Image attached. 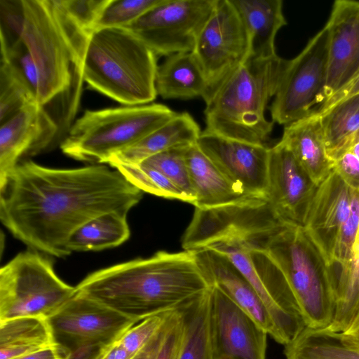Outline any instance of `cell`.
Listing matches in <instances>:
<instances>
[{
    "label": "cell",
    "mask_w": 359,
    "mask_h": 359,
    "mask_svg": "<svg viewBox=\"0 0 359 359\" xmlns=\"http://www.w3.org/2000/svg\"><path fill=\"white\" fill-rule=\"evenodd\" d=\"M112 344L90 343L69 350L59 348L64 355V359H101Z\"/></svg>",
    "instance_id": "40"
},
{
    "label": "cell",
    "mask_w": 359,
    "mask_h": 359,
    "mask_svg": "<svg viewBox=\"0 0 359 359\" xmlns=\"http://www.w3.org/2000/svg\"><path fill=\"white\" fill-rule=\"evenodd\" d=\"M157 67L156 55L130 29L101 28L89 38L83 79L125 106L148 104L157 95Z\"/></svg>",
    "instance_id": "6"
},
{
    "label": "cell",
    "mask_w": 359,
    "mask_h": 359,
    "mask_svg": "<svg viewBox=\"0 0 359 359\" xmlns=\"http://www.w3.org/2000/svg\"><path fill=\"white\" fill-rule=\"evenodd\" d=\"M201 133L198 125L189 114H177L133 146L113 156L107 163L111 167L139 164L168 149L195 144Z\"/></svg>",
    "instance_id": "23"
},
{
    "label": "cell",
    "mask_w": 359,
    "mask_h": 359,
    "mask_svg": "<svg viewBox=\"0 0 359 359\" xmlns=\"http://www.w3.org/2000/svg\"><path fill=\"white\" fill-rule=\"evenodd\" d=\"M194 252L202 273L210 285L218 287L269 335L280 344V334L263 301L231 262L222 255L208 248Z\"/></svg>",
    "instance_id": "19"
},
{
    "label": "cell",
    "mask_w": 359,
    "mask_h": 359,
    "mask_svg": "<svg viewBox=\"0 0 359 359\" xmlns=\"http://www.w3.org/2000/svg\"><path fill=\"white\" fill-rule=\"evenodd\" d=\"M329 34L325 26L294 58L287 60L273 97V122L288 125L324 101L328 66Z\"/></svg>",
    "instance_id": "9"
},
{
    "label": "cell",
    "mask_w": 359,
    "mask_h": 359,
    "mask_svg": "<svg viewBox=\"0 0 359 359\" xmlns=\"http://www.w3.org/2000/svg\"><path fill=\"white\" fill-rule=\"evenodd\" d=\"M177 113L162 104L86 110L60 144L62 151L78 161L107 163Z\"/></svg>",
    "instance_id": "7"
},
{
    "label": "cell",
    "mask_w": 359,
    "mask_h": 359,
    "mask_svg": "<svg viewBox=\"0 0 359 359\" xmlns=\"http://www.w3.org/2000/svg\"><path fill=\"white\" fill-rule=\"evenodd\" d=\"M161 0H110L103 11L96 29L126 27Z\"/></svg>",
    "instance_id": "35"
},
{
    "label": "cell",
    "mask_w": 359,
    "mask_h": 359,
    "mask_svg": "<svg viewBox=\"0 0 359 359\" xmlns=\"http://www.w3.org/2000/svg\"><path fill=\"white\" fill-rule=\"evenodd\" d=\"M111 168L118 170L130 184L142 191L189 202L179 188L160 171L151 166L143 163L118 164Z\"/></svg>",
    "instance_id": "31"
},
{
    "label": "cell",
    "mask_w": 359,
    "mask_h": 359,
    "mask_svg": "<svg viewBox=\"0 0 359 359\" xmlns=\"http://www.w3.org/2000/svg\"><path fill=\"white\" fill-rule=\"evenodd\" d=\"M336 296L335 312L326 328L332 332L346 331L359 311V237L351 262L333 275Z\"/></svg>",
    "instance_id": "30"
},
{
    "label": "cell",
    "mask_w": 359,
    "mask_h": 359,
    "mask_svg": "<svg viewBox=\"0 0 359 359\" xmlns=\"http://www.w3.org/2000/svg\"><path fill=\"white\" fill-rule=\"evenodd\" d=\"M134 357L114 342L101 359H133Z\"/></svg>",
    "instance_id": "45"
},
{
    "label": "cell",
    "mask_w": 359,
    "mask_h": 359,
    "mask_svg": "<svg viewBox=\"0 0 359 359\" xmlns=\"http://www.w3.org/2000/svg\"><path fill=\"white\" fill-rule=\"evenodd\" d=\"M196 144L216 167L248 195L266 198L269 148L226 138L207 130Z\"/></svg>",
    "instance_id": "14"
},
{
    "label": "cell",
    "mask_w": 359,
    "mask_h": 359,
    "mask_svg": "<svg viewBox=\"0 0 359 359\" xmlns=\"http://www.w3.org/2000/svg\"><path fill=\"white\" fill-rule=\"evenodd\" d=\"M352 191L332 170L318 186L303 225L329 264L338 235L350 212Z\"/></svg>",
    "instance_id": "18"
},
{
    "label": "cell",
    "mask_w": 359,
    "mask_h": 359,
    "mask_svg": "<svg viewBox=\"0 0 359 359\" xmlns=\"http://www.w3.org/2000/svg\"><path fill=\"white\" fill-rule=\"evenodd\" d=\"M0 34L19 37L36 64L38 104L63 140L79 108L84 57L91 34L81 29L61 0H0Z\"/></svg>",
    "instance_id": "3"
},
{
    "label": "cell",
    "mask_w": 359,
    "mask_h": 359,
    "mask_svg": "<svg viewBox=\"0 0 359 359\" xmlns=\"http://www.w3.org/2000/svg\"><path fill=\"white\" fill-rule=\"evenodd\" d=\"M286 359H359V351L346 344L341 332L306 327L284 345Z\"/></svg>",
    "instance_id": "29"
},
{
    "label": "cell",
    "mask_w": 359,
    "mask_h": 359,
    "mask_svg": "<svg viewBox=\"0 0 359 359\" xmlns=\"http://www.w3.org/2000/svg\"><path fill=\"white\" fill-rule=\"evenodd\" d=\"M194 251H158L96 271L76 292L137 323L179 309L210 288Z\"/></svg>",
    "instance_id": "4"
},
{
    "label": "cell",
    "mask_w": 359,
    "mask_h": 359,
    "mask_svg": "<svg viewBox=\"0 0 359 359\" xmlns=\"http://www.w3.org/2000/svg\"><path fill=\"white\" fill-rule=\"evenodd\" d=\"M127 215L111 212L86 222L70 237L67 243L69 251H98L121 245L130 236Z\"/></svg>",
    "instance_id": "27"
},
{
    "label": "cell",
    "mask_w": 359,
    "mask_h": 359,
    "mask_svg": "<svg viewBox=\"0 0 359 359\" xmlns=\"http://www.w3.org/2000/svg\"><path fill=\"white\" fill-rule=\"evenodd\" d=\"M325 27L329 46L323 102L359 74V1L336 0Z\"/></svg>",
    "instance_id": "17"
},
{
    "label": "cell",
    "mask_w": 359,
    "mask_h": 359,
    "mask_svg": "<svg viewBox=\"0 0 359 359\" xmlns=\"http://www.w3.org/2000/svg\"><path fill=\"white\" fill-rule=\"evenodd\" d=\"M319 115L327 154L334 161L359 141V94Z\"/></svg>",
    "instance_id": "26"
},
{
    "label": "cell",
    "mask_w": 359,
    "mask_h": 359,
    "mask_svg": "<svg viewBox=\"0 0 359 359\" xmlns=\"http://www.w3.org/2000/svg\"><path fill=\"white\" fill-rule=\"evenodd\" d=\"M359 94V74L346 87L320 104L316 111L321 114L343 100Z\"/></svg>",
    "instance_id": "42"
},
{
    "label": "cell",
    "mask_w": 359,
    "mask_h": 359,
    "mask_svg": "<svg viewBox=\"0 0 359 359\" xmlns=\"http://www.w3.org/2000/svg\"><path fill=\"white\" fill-rule=\"evenodd\" d=\"M287 60L277 54L249 57L205 101V130L255 144L266 145L273 121L265 110L274 97Z\"/></svg>",
    "instance_id": "5"
},
{
    "label": "cell",
    "mask_w": 359,
    "mask_h": 359,
    "mask_svg": "<svg viewBox=\"0 0 359 359\" xmlns=\"http://www.w3.org/2000/svg\"><path fill=\"white\" fill-rule=\"evenodd\" d=\"M170 311L146 318L128 330L116 342L135 357L160 331Z\"/></svg>",
    "instance_id": "36"
},
{
    "label": "cell",
    "mask_w": 359,
    "mask_h": 359,
    "mask_svg": "<svg viewBox=\"0 0 359 359\" xmlns=\"http://www.w3.org/2000/svg\"><path fill=\"white\" fill-rule=\"evenodd\" d=\"M183 323L180 309L176 310L172 323L156 359H177L183 339Z\"/></svg>",
    "instance_id": "38"
},
{
    "label": "cell",
    "mask_w": 359,
    "mask_h": 359,
    "mask_svg": "<svg viewBox=\"0 0 359 359\" xmlns=\"http://www.w3.org/2000/svg\"><path fill=\"white\" fill-rule=\"evenodd\" d=\"M333 170L352 189H359V160L350 151L333 161Z\"/></svg>",
    "instance_id": "39"
},
{
    "label": "cell",
    "mask_w": 359,
    "mask_h": 359,
    "mask_svg": "<svg viewBox=\"0 0 359 359\" xmlns=\"http://www.w3.org/2000/svg\"><path fill=\"white\" fill-rule=\"evenodd\" d=\"M223 236L248 248L271 309L294 299L306 327L331 324L336 296L330 266L303 226L280 219L264 202L234 213Z\"/></svg>",
    "instance_id": "2"
},
{
    "label": "cell",
    "mask_w": 359,
    "mask_h": 359,
    "mask_svg": "<svg viewBox=\"0 0 359 359\" xmlns=\"http://www.w3.org/2000/svg\"><path fill=\"white\" fill-rule=\"evenodd\" d=\"M142 191L102 165L48 168L20 163L0 190V219L17 239L43 254L65 257L72 235L104 213L128 214Z\"/></svg>",
    "instance_id": "1"
},
{
    "label": "cell",
    "mask_w": 359,
    "mask_h": 359,
    "mask_svg": "<svg viewBox=\"0 0 359 359\" xmlns=\"http://www.w3.org/2000/svg\"><path fill=\"white\" fill-rule=\"evenodd\" d=\"M318 186L333 170L324 141L320 116L314 110L286 125L280 140Z\"/></svg>",
    "instance_id": "21"
},
{
    "label": "cell",
    "mask_w": 359,
    "mask_h": 359,
    "mask_svg": "<svg viewBox=\"0 0 359 359\" xmlns=\"http://www.w3.org/2000/svg\"><path fill=\"white\" fill-rule=\"evenodd\" d=\"M317 187L283 142L269 148L266 198L278 217L303 226Z\"/></svg>",
    "instance_id": "15"
},
{
    "label": "cell",
    "mask_w": 359,
    "mask_h": 359,
    "mask_svg": "<svg viewBox=\"0 0 359 359\" xmlns=\"http://www.w3.org/2000/svg\"><path fill=\"white\" fill-rule=\"evenodd\" d=\"M245 27L252 57L276 55L275 39L287 25L281 0H231Z\"/></svg>",
    "instance_id": "22"
},
{
    "label": "cell",
    "mask_w": 359,
    "mask_h": 359,
    "mask_svg": "<svg viewBox=\"0 0 359 359\" xmlns=\"http://www.w3.org/2000/svg\"><path fill=\"white\" fill-rule=\"evenodd\" d=\"M217 0H161L130 29L157 55L192 52Z\"/></svg>",
    "instance_id": "10"
},
{
    "label": "cell",
    "mask_w": 359,
    "mask_h": 359,
    "mask_svg": "<svg viewBox=\"0 0 359 359\" xmlns=\"http://www.w3.org/2000/svg\"><path fill=\"white\" fill-rule=\"evenodd\" d=\"M14 359H64V355L59 346L55 344L43 351Z\"/></svg>",
    "instance_id": "44"
},
{
    "label": "cell",
    "mask_w": 359,
    "mask_h": 359,
    "mask_svg": "<svg viewBox=\"0 0 359 359\" xmlns=\"http://www.w3.org/2000/svg\"><path fill=\"white\" fill-rule=\"evenodd\" d=\"M349 151L359 160V141L356 142Z\"/></svg>",
    "instance_id": "46"
},
{
    "label": "cell",
    "mask_w": 359,
    "mask_h": 359,
    "mask_svg": "<svg viewBox=\"0 0 359 359\" xmlns=\"http://www.w3.org/2000/svg\"><path fill=\"white\" fill-rule=\"evenodd\" d=\"M359 237V189H353L348 217L342 226L334 248L330 266L332 272L349 264Z\"/></svg>",
    "instance_id": "34"
},
{
    "label": "cell",
    "mask_w": 359,
    "mask_h": 359,
    "mask_svg": "<svg viewBox=\"0 0 359 359\" xmlns=\"http://www.w3.org/2000/svg\"><path fill=\"white\" fill-rule=\"evenodd\" d=\"M208 85L205 102L250 55L248 34L231 0H217L192 51Z\"/></svg>",
    "instance_id": "11"
},
{
    "label": "cell",
    "mask_w": 359,
    "mask_h": 359,
    "mask_svg": "<svg viewBox=\"0 0 359 359\" xmlns=\"http://www.w3.org/2000/svg\"><path fill=\"white\" fill-rule=\"evenodd\" d=\"M186 161L198 208H212L239 203L254 197L231 182L199 149L187 147Z\"/></svg>",
    "instance_id": "20"
},
{
    "label": "cell",
    "mask_w": 359,
    "mask_h": 359,
    "mask_svg": "<svg viewBox=\"0 0 359 359\" xmlns=\"http://www.w3.org/2000/svg\"><path fill=\"white\" fill-rule=\"evenodd\" d=\"M48 321L55 343L65 350L90 343L112 344L137 323L76 292Z\"/></svg>",
    "instance_id": "12"
},
{
    "label": "cell",
    "mask_w": 359,
    "mask_h": 359,
    "mask_svg": "<svg viewBox=\"0 0 359 359\" xmlns=\"http://www.w3.org/2000/svg\"><path fill=\"white\" fill-rule=\"evenodd\" d=\"M76 294L36 250L18 253L0 269V321L20 317L49 318Z\"/></svg>",
    "instance_id": "8"
},
{
    "label": "cell",
    "mask_w": 359,
    "mask_h": 359,
    "mask_svg": "<svg viewBox=\"0 0 359 359\" xmlns=\"http://www.w3.org/2000/svg\"><path fill=\"white\" fill-rule=\"evenodd\" d=\"M209 305L210 290L179 308L184 333L177 359H214Z\"/></svg>",
    "instance_id": "28"
},
{
    "label": "cell",
    "mask_w": 359,
    "mask_h": 359,
    "mask_svg": "<svg viewBox=\"0 0 359 359\" xmlns=\"http://www.w3.org/2000/svg\"><path fill=\"white\" fill-rule=\"evenodd\" d=\"M55 345L48 318L20 317L0 321V359H14Z\"/></svg>",
    "instance_id": "25"
},
{
    "label": "cell",
    "mask_w": 359,
    "mask_h": 359,
    "mask_svg": "<svg viewBox=\"0 0 359 359\" xmlns=\"http://www.w3.org/2000/svg\"><path fill=\"white\" fill-rule=\"evenodd\" d=\"M175 312L176 310L170 311L160 331L133 359H156L172 323Z\"/></svg>",
    "instance_id": "41"
},
{
    "label": "cell",
    "mask_w": 359,
    "mask_h": 359,
    "mask_svg": "<svg viewBox=\"0 0 359 359\" xmlns=\"http://www.w3.org/2000/svg\"><path fill=\"white\" fill-rule=\"evenodd\" d=\"M190 145V144H189ZM189 145L176 147L154 155L140 163L151 166L167 177L194 205V192L186 161V149Z\"/></svg>",
    "instance_id": "33"
},
{
    "label": "cell",
    "mask_w": 359,
    "mask_h": 359,
    "mask_svg": "<svg viewBox=\"0 0 359 359\" xmlns=\"http://www.w3.org/2000/svg\"><path fill=\"white\" fill-rule=\"evenodd\" d=\"M67 14L83 31L92 34L110 0H61Z\"/></svg>",
    "instance_id": "37"
},
{
    "label": "cell",
    "mask_w": 359,
    "mask_h": 359,
    "mask_svg": "<svg viewBox=\"0 0 359 359\" xmlns=\"http://www.w3.org/2000/svg\"><path fill=\"white\" fill-rule=\"evenodd\" d=\"M341 334L346 344L359 351V311L348 328Z\"/></svg>",
    "instance_id": "43"
},
{
    "label": "cell",
    "mask_w": 359,
    "mask_h": 359,
    "mask_svg": "<svg viewBox=\"0 0 359 359\" xmlns=\"http://www.w3.org/2000/svg\"><path fill=\"white\" fill-rule=\"evenodd\" d=\"M37 103L36 98L13 67L0 60V123L25 107Z\"/></svg>",
    "instance_id": "32"
},
{
    "label": "cell",
    "mask_w": 359,
    "mask_h": 359,
    "mask_svg": "<svg viewBox=\"0 0 359 359\" xmlns=\"http://www.w3.org/2000/svg\"><path fill=\"white\" fill-rule=\"evenodd\" d=\"M156 89L157 95L164 99L201 97L204 100L209 90L205 74L192 52L165 57L157 67Z\"/></svg>",
    "instance_id": "24"
},
{
    "label": "cell",
    "mask_w": 359,
    "mask_h": 359,
    "mask_svg": "<svg viewBox=\"0 0 359 359\" xmlns=\"http://www.w3.org/2000/svg\"><path fill=\"white\" fill-rule=\"evenodd\" d=\"M209 313L214 359H266L268 334L216 285Z\"/></svg>",
    "instance_id": "13"
},
{
    "label": "cell",
    "mask_w": 359,
    "mask_h": 359,
    "mask_svg": "<svg viewBox=\"0 0 359 359\" xmlns=\"http://www.w3.org/2000/svg\"><path fill=\"white\" fill-rule=\"evenodd\" d=\"M61 144L59 128L39 104H29L0 127V190L23 157Z\"/></svg>",
    "instance_id": "16"
}]
</instances>
